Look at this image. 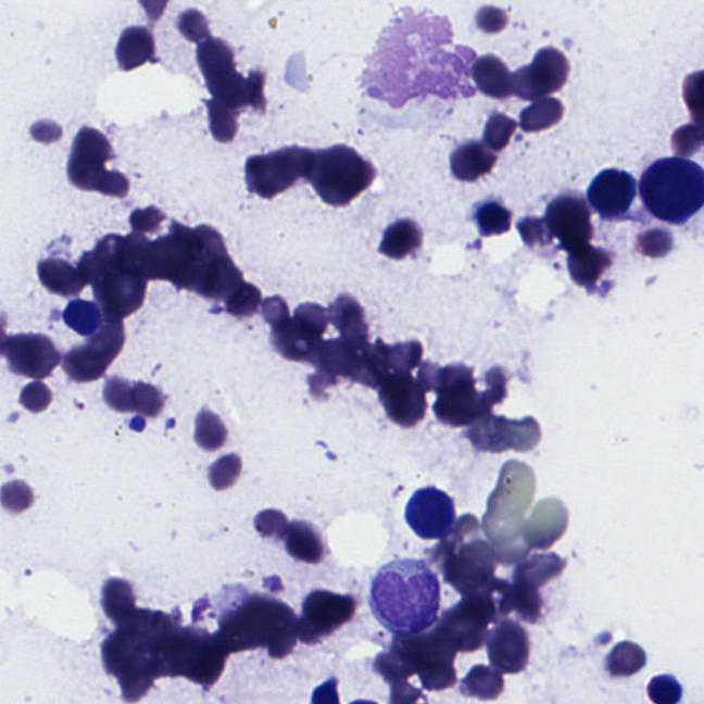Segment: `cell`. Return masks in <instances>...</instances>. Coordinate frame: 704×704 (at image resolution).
<instances>
[{"label":"cell","mask_w":704,"mask_h":704,"mask_svg":"<svg viewBox=\"0 0 704 704\" xmlns=\"http://www.w3.org/2000/svg\"><path fill=\"white\" fill-rule=\"evenodd\" d=\"M147 278L169 281L215 302H226L244 282L214 227L191 229L178 222L171 224L169 235L150 241Z\"/></svg>","instance_id":"6da1fadb"},{"label":"cell","mask_w":704,"mask_h":704,"mask_svg":"<svg viewBox=\"0 0 704 704\" xmlns=\"http://www.w3.org/2000/svg\"><path fill=\"white\" fill-rule=\"evenodd\" d=\"M370 607L377 620L397 636L420 634L438 623L440 583L422 561L386 564L373 578Z\"/></svg>","instance_id":"7a4b0ae2"},{"label":"cell","mask_w":704,"mask_h":704,"mask_svg":"<svg viewBox=\"0 0 704 704\" xmlns=\"http://www.w3.org/2000/svg\"><path fill=\"white\" fill-rule=\"evenodd\" d=\"M535 494L536 478L531 469L517 461L505 464L483 519L486 536L502 564L520 562L530 551L523 536V520Z\"/></svg>","instance_id":"3957f363"},{"label":"cell","mask_w":704,"mask_h":704,"mask_svg":"<svg viewBox=\"0 0 704 704\" xmlns=\"http://www.w3.org/2000/svg\"><path fill=\"white\" fill-rule=\"evenodd\" d=\"M455 655L457 651L433 629L420 634L397 636L391 650L376 657L375 669L390 684L417 675L426 690L444 691L457 682Z\"/></svg>","instance_id":"277c9868"},{"label":"cell","mask_w":704,"mask_h":704,"mask_svg":"<svg viewBox=\"0 0 704 704\" xmlns=\"http://www.w3.org/2000/svg\"><path fill=\"white\" fill-rule=\"evenodd\" d=\"M221 644L229 652L266 646L273 657H284L299 639V619L277 600L253 596L244 607L222 620Z\"/></svg>","instance_id":"5b68a950"},{"label":"cell","mask_w":704,"mask_h":704,"mask_svg":"<svg viewBox=\"0 0 704 704\" xmlns=\"http://www.w3.org/2000/svg\"><path fill=\"white\" fill-rule=\"evenodd\" d=\"M117 235L106 236L81 256L79 272L91 285L105 324L123 323L138 312L147 297L148 279L117 261Z\"/></svg>","instance_id":"8992f818"},{"label":"cell","mask_w":704,"mask_h":704,"mask_svg":"<svg viewBox=\"0 0 704 704\" xmlns=\"http://www.w3.org/2000/svg\"><path fill=\"white\" fill-rule=\"evenodd\" d=\"M640 194L657 219L684 225L704 206V169L687 159L657 160L641 176Z\"/></svg>","instance_id":"52a82bcc"},{"label":"cell","mask_w":704,"mask_h":704,"mask_svg":"<svg viewBox=\"0 0 704 704\" xmlns=\"http://www.w3.org/2000/svg\"><path fill=\"white\" fill-rule=\"evenodd\" d=\"M435 561L440 564L444 581L464 598L485 592L495 582L499 556L493 543L480 537L479 521L473 515L461 517L452 536L433 552Z\"/></svg>","instance_id":"ba28073f"},{"label":"cell","mask_w":704,"mask_h":704,"mask_svg":"<svg viewBox=\"0 0 704 704\" xmlns=\"http://www.w3.org/2000/svg\"><path fill=\"white\" fill-rule=\"evenodd\" d=\"M488 390H476L474 370L465 365H449L435 370L432 390L437 392L433 412L450 427H468L488 417L496 403L506 397L504 373H488Z\"/></svg>","instance_id":"9c48e42d"},{"label":"cell","mask_w":704,"mask_h":704,"mask_svg":"<svg viewBox=\"0 0 704 704\" xmlns=\"http://www.w3.org/2000/svg\"><path fill=\"white\" fill-rule=\"evenodd\" d=\"M376 174V168L359 152L338 144L314 152L307 180L324 203L344 206L370 188Z\"/></svg>","instance_id":"30bf717a"},{"label":"cell","mask_w":704,"mask_h":704,"mask_svg":"<svg viewBox=\"0 0 704 704\" xmlns=\"http://www.w3.org/2000/svg\"><path fill=\"white\" fill-rule=\"evenodd\" d=\"M103 661L108 670L118 677L124 697L136 702L164 675L162 661L152 639L137 629L122 626L103 644Z\"/></svg>","instance_id":"8fae6325"},{"label":"cell","mask_w":704,"mask_h":704,"mask_svg":"<svg viewBox=\"0 0 704 704\" xmlns=\"http://www.w3.org/2000/svg\"><path fill=\"white\" fill-rule=\"evenodd\" d=\"M115 159L111 142L96 128L83 127L75 137L68 162V178L77 189L98 191L123 199L129 183L117 171H108L105 164Z\"/></svg>","instance_id":"7c38bea8"},{"label":"cell","mask_w":704,"mask_h":704,"mask_svg":"<svg viewBox=\"0 0 704 704\" xmlns=\"http://www.w3.org/2000/svg\"><path fill=\"white\" fill-rule=\"evenodd\" d=\"M500 615L494 583L485 592L465 596L444 611L437 629L457 652H475L483 646L489 625Z\"/></svg>","instance_id":"4fadbf2b"},{"label":"cell","mask_w":704,"mask_h":704,"mask_svg":"<svg viewBox=\"0 0 704 704\" xmlns=\"http://www.w3.org/2000/svg\"><path fill=\"white\" fill-rule=\"evenodd\" d=\"M314 150L289 147L247 160L246 180L251 193L274 199L291 189L300 179L307 180Z\"/></svg>","instance_id":"5bb4252c"},{"label":"cell","mask_w":704,"mask_h":704,"mask_svg":"<svg viewBox=\"0 0 704 704\" xmlns=\"http://www.w3.org/2000/svg\"><path fill=\"white\" fill-rule=\"evenodd\" d=\"M329 315L318 304L299 305L293 318L285 317L272 325V343L285 360L314 364Z\"/></svg>","instance_id":"9a60e30c"},{"label":"cell","mask_w":704,"mask_h":704,"mask_svg":"<svg viewBox=\"0 0 704 704\" xmlns=\"http://www.w3.org/2000/svg\"><path fill=\"white\" fill-rule=\"evenodd\" d=\"M356 600L350 594L315 590L305 598L302 619H299V639L315 644L350 623L355 615Z\"/></svg>","instance_id":"2e32d148"},{"label":"cell","mask_w":704,"mask_h":704,"mask_svg":"<svg viewBox=\"0 0 704 704\" xmlns=\"http://www.w3.org/2000/svg\"><path fill=\"white\" fill-rule=\"evenodd\" d=\"M405 517L408 527L423 540L443 541L454 531V502L442 490L424 488L412 495Z\"/></svg>","instance_id":"e0dca14e"},{"label":"cell","mask_w":704,"mask_h":704,"mask_svg":"<svg viewBox=\"0 0 704 704\" xmlns=\"http://www.w3.org/2000/svg\"><path fill=\"white\" fill-rule=\"evenodd\" d=\"M569 64L566 55L557 49L538 51L530 65L514 74V95L526 101H538L561 91L566 85Z\"/></svg>","instance_id":"ac0fdd59"},{"label":"cell","mask_w":704,"mask_h":704,"mask_svg":"<svg viewBox=\"0 0 704 704\" xmlns=\"http://www.w3.org/2000/svg\"><path fill=\"white\" fill-rule=\"evenodd\" d=\"M468 435L475 448L483 452L500 453L508 449L528 452L540 442L541 429L532 418L511 422L490 414L474 424Z\"/></svg>","instance_id":"d6986e66"},{"label":"cell","mask_w":704,"mask_h":704,"mask_svg":"<svg viewBox=\"0 0 704 704\" xmlns=\"http://www.w3.org/2000/svg\"><path fill=\"white\" fill-rule=\"evenodd\" d=\"M427 388L411 372H395L387 376L379 388V398L387 416L403 428L416 427L426 417Z\"/></svg>","instance_id":"ffe728a7"},{"label":"cell","mask_w":704,"mask_h":704,"mask_svg":"<svg viewBox=\"0 0 704 704\" xmlns=\"http://www.w3.org/2000/svg\"><path fill=\"white\" fill-rule=\"evenodd\" d=\"M545 222L564 251L577 252L593 238L592 215L587 203L576 194H563L548 205Z\"/></svg>","instance_id":"44dd1931"},{"label":"cell","mask_w":704,"mask_h":704,"mask_svg":"<svg viewBox=\"0 0 704 704\" xmlns=\"http://www.w3.org/2000/svg\"><path fill=\"white\" fill-rule=\"evenodd\" d=\"M3 355L15 375L43 380L60 365L61 354L43 335H15L3 340Z\"/></svg>","instance_id":"7402d4cb"},{"label":"cell","mask_w":704,"mask_h":704,"mask_svg":"<svg viewBox=\"0 0 704 704\" xmlns=\"http://www.w3.org/2000/svg\"><path fill=\"white\" fill-rule=\"evenodd\" d=\"M637 184L625 171L604 169L588 189V200L603 219H619L628 214L636 199Z\"/></svg>","instance_id":"603a6c76"},{"label":"cell","mask_w":704,"mask_h":704,"mask_svg":"<svg viewBox=\"0 0 704 704\" xmlns=\"http://www.w3.org/2000/svg\"><path fill=\"white\" fill-rule=\"evenodd\" d=\"M488 654L493 669L501 675H519L530 655L526 630L515 620L502 619L488 636Z\"/></svg>","instance_id":"cb8c5ba5"},{"label":"cell","mask_w":704,"mask_h":704,"mask_svg":"<svg viewBox=\"0 0 704 704\" xmlns=\"http://www.w3.org/2000/svg\"><path fill=\"white\" fill-rule=\"evenodd\" d=\"M567 512L557 500L542 501L537 505L535 514L525 525L526 545L528 549H548L561 540L567 527Z\"/></svg>","instance_id":"d4e9b609"},{"label":"cell","mask_w":704,"mask_h":704,"mask_svg":"<svg viewBox=\"0 0 704 704\" xmlns=\"http://www.w3.org/2000/svg\"><path fill=\"white\" fill-rule=\"evenodd\" d=\"M329 320L339 330L341 339L356 345H369L364 310L354 298L341 294L329 307Z\"/></svg>","instance_id":"484cf974"},{"label":"cell","mask_w":704,"mask_h":704,"mask_svg":"<svg viewBox=\"0 0 704 704\" xmlns=\"http://www.w3.org/2000/svg\"><path fill=\"white\" fill-rule=\"evenodd\" d=\"M197 62L203 72L206 87L216 85L236 74L235 53L225 40L210 38L197 48Z\"/></svg>","instance_id":"4316f807"},{"label":"cell","mask_w":704,"mask_h":704,"mask_svg":"<svg viewBox=\"0 0 704 704\" xmlns=\"http://www.w3.org/2000/svg\"><path fill=\"white\" fill-rule=\"evenodd\" d=\"M473 77L479 90L495 100H506L514 95V75L495 55H485L476 60Z\"/></svg>","instance_id":"83f0119b"},{"label":"cell","mask_w":704,"mask_h":704,"mask_svg":"<svg viewBox=\"0 0 704 704\" xmlns=\"http://www.w3.org/2000/svg\"><path fill=\"white\" fill-rule=\"evenodd\" d=\"M495 163V154L491 153L485 143L476 141L464 143L455 149L450 158L453 175L463 183H474L488 175Z\"/></svg>","instance_id":"f1b7e54d"},{"label":"cell","mask_w":704,"mask_h":704,"mask_svg":"<svg viewBox=\"0 0 704 704\" xmlns=\"http://www.w3.org/2000/svg\"><path fill=\"white\" fill-rule=\"evenodd\" d=\"M40 282L50 292L64 298H74L85 289L87 282L79 268L62 259H46L38 264Z\"/></svg>","instance_id":"f546056e"},{"label":"cell","mask_w":704,"mask_h":704,"mask_svg":"<svg viewBox=\"0 0 704 704\" xmlns=\"http://www.w3.org/2000/svg\"><path fill=\"white\" fill-rule=\"evenodd\" d=\"M156 46L152 33L144 27H131L124 30L118 39L116 59L123 71H133L153 61Z\"/></svg>","instance_id":"4dcf8cb0"},{"label":"cell","mask_w":704,"mask_h":704,"mask_svg":"<svg viewBox=\"0 0 704 704\" xmlns=\"http://www.w3.org/2000/svg\"><path fill=\"white\" fill-rule=\"evenodd\" d=\"M613 264L607 252L588 246L568 255V272L574 282L589 288L596 285L605 271Z\"/></svg>","instance_id":"1f68e13d"},{"label":"cell","mask_w":704,"mask_h":704,"mask_svg":"<svg viewBox=\"0 0 704 704\" xmlns=\"http://www.w3.org/2000/svg\"><path fill=\"white\" fill-rule=\"evenodd\" d=\"M289 555L297 561L317 564L325 556L324 542L315 528L305 521H292L284 536Z\"/></svg>","instance_id":"d6a6232c"},{"label":"cell","mask_w":704,"mask_h":704,"mask_svg":"<svg viewBox=\"0 0 704 704\" xmlns=\"http://www.w3.org/2000/svg\"><path fill=\"white\" fill-rule=\"evenodd\" d=\"M423 244V232L416 222L402 219L387 227L380 252L391 259H403Z\"/></svg>","instance_id":"836d02e7"},{"label":"cell","mask_w":704,"mask_h":704,"mask_svg":"<svg viewBox=\"0 0 704 704\" xmlns=\"http://www.w3.org/2000/svg\"><path fill=\"white\" fill-rule=\"evenodd\" d=\"M564 567H566V562L555 553L536 555L523 561L517 566L514 582L538 590L551 579L561 576Z\"/></svg>","instance_id":"e575fe53"},{"label":"cell","mask_w":704,"mask_h":704,"mask_svg":"<svg viewBox=\"0 0 704 704\" xmlns=\"http://www.w3.org/2000/svg\"><path fill=\"white\" fill-rule=\"evenodd\" d=\"M504 691V678L500 671L491 667L475 666L469 675L461 682V692L465 696L481 699V701H493Z\"/></svg>","instance_id":"d590c367"},{"label":"cell","mask_w":704,"mask_h":704,"mask_svg":"<svg viewBox=\"0 0 704 704\" xmlns=\"http://www.w3.org/2000/svg\"><path fill=\"white\" fill-rule=\"evenodd\" d=\"M124 341L126 334L123 323L105 324L95 336L88 338L86 347L95 359L109 367L121 354Z\"/></svg>","instance_id":"8d00e7d4"},{"label":"cell","mask_w":704,"mask_h":704,"mask_svg":"<svg viewBox=\"0 0 704 704\" xmlns=\"http://www.w3.org/2000/svg\"><path fill=\"white\" fill-rule=\"evenodd\" d=\"M564 115L563 103L556 98H542L520 113V127L526 133H540L556 126Z\"/></svg>","instance_id":"74e56055"},{"label":"cell","mask_w":704,"mask_h":704,"mask_svg":"<svg viewBox=\"0 0 704 704\" xmlns=\"http://www.w3.org/2000/svg\"><path fill=\"white\" fill-rule=\"evenodd\" d=\"M62 317L71 329L86 338L95 336L105 323L100 305L81 299L66 305Z\"/></svg>","instance_id":"f35d334b"},{"label":"cell","mask_w":704,"mask_h":704,"mask_svg":"<svg viewBox=\"0 0 704 704\" xmlns=\"http://www.w3.org/2000/svg\"><path fill=\"white\" fill-rule=\"evenodd\" d=\"M103 608H105L109 618L122 625L136 613V600L131 587L121 579H111L103 588Z\"/></svg>","instance_id":"ab89813d"},{"label":"cell","mask_w":704,"mask_h":704,"mask_svg":"<svg viewBox=\"0 0 704 704\" xmlns=\"http://www.w3.org/2000/svg\"><path fill=\"white\" fill-rule=\"evenodd\" d=\"M646 665V655L640 645L624 641L616 644L607 656V670L611 677H630L637 675Z\"/></svg>","instance_id":"60d3db41"},{"label":"cell","mask_w":704,"mask_h":704,"mask_svg":"<svg viewBox=\"0 0 704 704\" xmlns=\"http://www.w3.org/2000/svg\"><path fill=\"white\" fill-rule=\"evenodd\" d=\"M64 369L71 380L76 382H91L105 375L108 367L97 361L86 344L75 347L64 359Z\"/></svg>","instance_id":"b9f144b4"},{"label":"cell","mask_w":704,"mask_h":704,"mask_svg":"<svg viewBox=\"0 0 704 704\" xmlns=\"http://www.w3.org/2000/svg\"><path fill=\"white\" fill-rule=\"evenodd\" d=\"M476 224L483 237L505 235L512 226V214L496 201L481 204L475 214Z\"/></svg>","instance_id":"7bdbcfd3"},{"label":"cell","mask_w":704,"mask_h":704,"mask_svg":"<svg viewBox=\"0 0 704 704\" xmlns=\"http://www.w3.org/2000/svg\"><path fill=\"white\" fill-rule=\"evenodd\" d=\"M209 108L210 128L212 137L217 142L229 143L237 136V116L238 112L224 105L215 100L204 101Z\"/></svg>","instance_id":"ee69618b"},{"label":"cell","mask_w":704,"mask_h":704,"mask_svg":"<svg viewBox=\"0 0 704 704\" xmlns=\"http://www.w3.org/2000/svg\"><path fill=\"white\" fill-rule=\"evenodd\" d=\"M227 431L219 417L214 413L203 411L197 417L196 440L204 450L215 452L224 447Z\"/></svg>","instance_id":"f6af8a7d"},{"label":"cell","mask_w":704,"mask_h":704,"mask_svg":"<svg viewBox=\"0 0 704 704\" xmlns=\"http://www.w3.org/2000/svg\"><path fill=\"white\" fill-rule=\"evenodd\" d=\"M517 128V123L502 113H493L485 128V144L493 152H501L508 147Z\"/></svg>","instance_id":"bcb514c9"},{"label":"cell","mask_w":704,"mask_h":704,"mask_svg":"<svg viewBox=\"0 0 704 704\" xmlns=\"http://www.w3.org/2000/svg\"><path fill=\"white\" fill-rule=\"evenodd\" d=\"M226 312L236 318H250L262 303V293L255 285L244 282L226 300Z\"/></svg>","instance_id":"7dc6e473"},{"label":"cell","mask_w":704,"mask_h":704,"mask_svg":"<svg viewBox=\"0 0 704 704\" xmlns=\"http://www.w3.org/2000/svg\"><path fill=\"white\" fill-rule=\"evenodd\" d=\"M179 33L193 43L201 45L211 38L209 21L199 10H186L178 18Z\"/></svg>","instance_id":"c3c4849f"},{"label":"cell","mask_w":704,"mask_h":704,"mask_svg":"<svg viewBox=\"0 0 704 704\" xmlns=\"http://www.w3.org/2000/svg\"><path fill=\"white\" fill-rule=\"evenodd\" d=\"M163 408V397L156 387L136 385L133 388V412L156 417Z\"/></svg>","instance_id":"681fc988"},{"label":"cell","mask_w":704,"mask_h":704,"mask_svg":"<svg viewBox=\"0 0 704 704\" xmlns=\"http://www.w3.org/2000/svg\"><path fill=\"white\" fill-rule=\"evenodd\" d=\"M241 474V460L237 455H225L224 458L216 461L210 469V479L212 486L217 490H225L236 483L238 476Z\"/></svg>","instance_id":"f907efd6"},{"label":"cell","mask_w":704,"mask_h":704,"mask_svg":"<svg viewBox=\"0 0 704 704\" xmlns=\"http://www.w3.org/2000/svg\"><path fill=\"white\" fill-rule=\"evenodd\" d=\"M649 695L655 704H678L682 697V688L672 676H657L650 682Z\"/></svg>","instance_id":"816d5d0a"},{"label":"cell","mask_w":704,"mask_h":704,"mask_svg":"<svg viewBox=\"0 0 704 704\" xmlns=\"http://www.w3.org/2000/svg\"><path fill=\"white\" fill-rule=\"evenodd\" d=\"M682 96L688 109H690L692 121L704 117V71L695 72L687 77Z\"/></svg>","instance_id":"f5cc1de1"},{"label":"cell","mask_w":704,"mask_h":704,"mask_svg":"<svg viewBox=\"0 0 704 704\" xmlns=\"http://www.w3.org/2000/svg\"><path fill=\"white\" fill-rule=\"evenodd\" d=\"M103 398L109 406L115 411L127 413L133 412V388L127 381L117 379L108 380L103 388Z\"/></svg>","instance_id":"db71d44e"},{"label":"cell","mask_w":704,"mask_h":704,"mask_svg":"<svg viewBox=\"0 0 704 704\" xmlns=\"http://www.w3.org/2000/svg\"><path fill=\"white\" fill-rule=\"evenodd\" d=\"M517 229H519L523 241L528 247L549 246L553 240L552 232L549 230L545 219L526 217V219H521L517 224Z\"/></svg>","instance_id":"11a10c76"},{"label":"cell","mask_w":704,"mask_h":704,"mask_svg":"<svg viewBox=\"0 0 704 704\" xmlns=\"http://www.w3.org/2000/svg\"><path fill=\"white\" fill-rule=\"evenodd\" d=\"M672 150L678 158L684 159L695 154L702 148L703 139L701 133L693 124L678 128L671 138Z\"/></svg>","instance_id":"9f6ffc18"},{"label":"cell","mask_w":704,"mask_h":704,"mask_svg":"<svg viewBox=\"0 0 704 704\" xmlns=\"http://www.w3.org/2000/svg\"><path fill=\"white\" fill-rule=\"evenodd\" d=\"M639 247L646 256L664 257L671 251L672 237L665 230L646 231L640 236Z\"/></svg>","instance_id":"6f0895ef"},{"label":"cell","mask_w":704,"mask_h":704,"mask_svg":"<svg viewBox=\"0 0 704 704\" xmlns=\"http://www.w3.org/2000/svg\"><path fill=\"white\" fill-rule=\"evenodd\" d=\"M50 402L51 392L49 387H46L41 381H35L33 385L25 387L23 393H21V403L34 413L46 411Z\"/></svg>","instance_id":"680465c9"},{"label":"cell","mask_w":704,"mask_h":704,"mask_svg":"<svg viewBox=\"0 0 704 704\" xmlns=\"http://www.w3.org/2000/svg\"><path fill=\"white\" fill-rule=\"evenodd\" d=\"M164 219L165 215L156 206L134 211L131 217H129L133 230L134 232H138V235L156 231Z\"/></svg>","instance_id":"91938a15"},{"label":"cell","mask_w":704,"mask_h":704,"mask_svg":"<svg viewBox=\"0 0 704 704\" xmlns=\"http://www.w3.org/2000/svg\"><path fill=\"white\" fill-rule=\"evenodd\" d=\"M287 517L278 511L262 512L256 517V528L264 537H278L284 538L287 532Z\"/></svg>","instance_id":"94428289"},{"label":"cell","mask_w":704,"mask_h":704,"mask_svg":"<svg viewBox=\"0 0 704 704\" xmlns=\"http://www.w3.org/2000/svg\"><path fill=\"white\" fill-rule=\"evenodd\" d=\"M476 23H478V27L485 30V33L496 34L506 27L508 17L500 9L483 8L476 15Z\"/></svg>","instance_id":"6125c7cd"},{"label":"cell","mask_w":704,"mask_h":704,"mask_svg":"<svg viewBox=\"0 0 704 704\" xmlns=\"http://www.w3.org/2000/svg\"><path fill=\"white\" fill-rule=\"evenodd\" d=\"M262 312L264 319L271 325L289 315L287 303L278 297L264 300Z\"/></svg>","instance_id":"be15d7a7"},{"label":"cell","mask_w":704,"mask_h":704,"mask_svg":"<svg viewBox=\"0 0 704 704\" xmlns=\"http://www.w3.org/2000/svg\"><path fill=\"white\" fill-rule=\"evenodd\" d=\"M313 704H340L338 681L329 680L315 690Z\"/></svg>","instance_id":"e7e4bbea"},{"label":"cell","mask_w":704,"mask_h":704,"mask_svg":"<svg viewBox=\"0 0 704 704\" xmlns=\"http://www.w3.org/2000/svg\"><path fill=\"white\" fill-rule=\"evenodd\" d=\"M350 704H377V703L372 701H355Z\"/></svg>","instance_id":"03108f58"},{"label":"cell","mask_w":704,"mask_h":704,"mask_svg":"<svg viewBox=\"0 0 704 704\" xmlns=\"http://www.w3.org/2000/svg\"><path fill=\"white\" fill-rule=\"evenodd\" d=\"M412 704H417V702H416V703H412Z\"/></svg>","instance_id":"003e7915"}]
</instances>
